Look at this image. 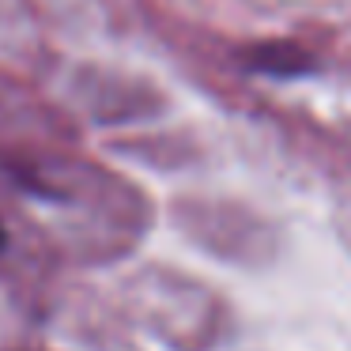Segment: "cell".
<instances>
[{
	"label": "cell",
	"mask_w": 351,
	"mask_h": 351,
	"mask_svg": "<svg viewBox=\"0 0 351 351\" xmlns=\"http://www.w3.org/2000/svg\"><path fill=\"white\" fill-rule=\"evenodd\" d=\"M0 250H4V227H0Z\"/></svg>",
	"instance_id": "6da1fadb"
}]
</instances>
